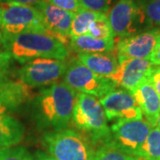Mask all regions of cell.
Returning a JSON list of instances; mask_svg holds the SVG:
<instances>
[{
	"instance_id": "f546056e",
	"label": "cell",
	"mask_w": 160,
	"mask_h": 160,
	"mask_svg": "<svg viewBox=\"0 0 160 160\" xmlns=\"http://www.w3.org/2000/svg\"><path fill=\"white\" fill-rule=\"evenodd\" d=\"M39 1H42V0H0L1 3H10V4H17V5L31 6H34Z\"/></svg>"
},
{
	"instance_id": "603a6c76",
	"label": "cell",
	"mask_w": 160,
	"mask_h": 160,
	"mask_svg": "<svg viewBox=\"0 0 160 160\" xmlns=\"http://www.w3.org/2000/svg\"><path fill=\"white\" fill-rule=\"evenodd\" d=\"M92 160H139V158L102 144L94 152Z\"/></svg>"
},
{
	"instance_id": "ac0fdd59",
	"label": "cell",
	"mask_w": 160,
	"mask_h": 160,
	"mask_svg": "<svg viewBox=\"0 0 160 160\" xmlns=\"http://www.w3.org/2000/svg\"><path fill=\"white\" fill-rule=\"evenodd\" d=\"M24 126L16 118L0 115V149L16 146L22 140Z\"/></svg>"
},
{
	"instance_id": "5b68a950",
	"label": "cell",
	"mask_w": 160,
	"mask_h": 160,
	"mask_svg": "<svg viewBox=\"0 0 160 160\" xmlns=\"http://www.w3.org/2000/svg\"><path fill=\"white\" fill-rule=\"evenodd\" d=\"M109 128V136L102 142L103 145L139 158L152 126L148 121L140 118L117 120Z\"/></svg>"
},
{
	"instance_id": "8992f818",
	"label": "cell",
	"mask_w": 160,
	"mask_h": 160,
	"mask_svg": "<svg viewBox=\"0 0 160 160\" xmlns=\"http://www.w3.org/2000/svg\"><path fill=\"white\" fill-rule=\"evenodd\" d=\"M30 31L48 33L43 17L35 6L0 3V32L2 36Z\"/></svg>"
},
{
	"instance_id": "83f0119b",
	"label": "cell",
	"mask_w": 160,
	"mask_h": 160,
	"mask_svg": "<svg viewBox=\"0 0 160 160\" xmlns=\"http://www.w3.org/2000/svg\"><path fill=\"white\" fill-rule=\"evenodd\" d=\"M149 81L154 86L155 90L158 93L160 97V67L155 66L152 72L149 77Z\"/></svg>"
},
{
	"instance_id": "ba28073f",
	"label": "cell",
	"mask_w": 160,
	"mask_h": 160,
	"mask_svg": "<svg viewBox=\"0 0 160 160\" xmlns=\"http://www.w3.org/2000/svg\"><path fill=\"white\" fill-rule=\"evenodd\" d=\"M63 82L74 91L100 99L117 87L110 78L93 73L78 60L68 65Z\"/></svg>"
},
{
	"instance_id": "d4e9b609",
	"label": "cell",
	"mask_w": 160,
	"mask_h": 160,
	"mask_svg": "<svg viewBox=\"0 0 160 160\" xmlns=\"http://www.w3.org/2000/svg\"><path fill=\"white\" fill-rule=\"evenodd\" d=\"M81 6L88 10L106 14L113 0H78Z\"/></svg>"
},
{
	"instance_id": "d6986e66",
	"label": "cell",
	"mask_w": 160,
	"mask_h": 160,
	"mask_svg": "<svg viewBox=\"0 0 160 160\" xmlns=\"http://www.w3.org/2000/svg\"><path fill=\"white\" fill-rule=\"evenodd\" d=\"M104 13L91 11L86 8L80 9L79 11L74 14V18L71 24L70 37L86 35L90 24L99 18L102 17Z\"/></svg>"
},
{
	"instance_id": "5bb4252c",
	"label": "cell",
	"mask_w": 160,
	"mask_h": 160,
	"mask_svg": "<svg viewBox=\"0 0 160 160\" xmlns=\"http://www.w3.org/2000/svg\"><path fill=\"white\" fill-rule=\"evenodd\" d=\"M32 87L22 80L11 79L6 77L0 78V103L6 109H15L32 98Z\"/></svg>"
},
{
	"instance_id": "9c48e42d",
	"label": "cell",
	"mask_w": 160,
	"mask_h": 160,
	"mask_svg": "<svg viewBox=\"0 0 160 160\" xmlns=\"http://www.w3.org/2000/svg\"><path fill=\"white\" fill-rule=\"evenodd\" d=\"M65 60L38 58L27 62L19 69V78L30 87L52 86L64 76L68 69Z\"/></svg>"
},
{
	"instance_id": "277c9868",
	"label": "cell",
	"mask_w": 160,
	"mask_h": 160,
	"mask_svg": "<svg viewBox=\"0 0 160 160\" xmlns=\"http://www.w3.org/2000/svg\"><path fill=\"white\" fill-rule=\"evenodd\" d=\"M42 142L57 160H92L95 152L86 138L71 129L47 132Z\"/></svg>"
},
{
	"instance_id": "2e32d148",
	"label": "cell",
	"mask_w": 160,
	"mask_h": 160,
	"mask_svg": "<svg viewBox=\"0 0 160 160\" xmlns=\"http://www.w3.org/2000/svg\"><path fill=\"white\" fill-rule=\"evenodd\" d=\"M110 52L78 53V61L92 70L93 73L109 78L116 72L118 66V60L117 55Z\"/></svg>"
},
{
	"instance_id": "484cf974",
	"label": "cell",
	"mask_w": 160,
	"mask_h": 160,
	"mask_svg": "<svg viewBox=\"0 0 160 160\" xmlns=\"http://www.w3.org/2000/svg\"><path fill=\"white\" fill-rule=\"evenodd\" d=\"M54 6H57L65 11L76 13L83 7L80 5L78 0H46Z\"/></svg>"
},
{
	"instance_id": "7a4b0ae2",
	"label": "cell",
	"mask_w": 160,
	"mask_h": 160,
	"mask_svg": "<svg viewBox=\"0 0 160 160\" xmlns=\"http://www.w3.org/2000/svg\"><path fill=\"white\" fill-rule=\"evenodd\" d=\"M76 99V91L64 82L43 89L35 101L38 119L55 131L65 129L72 118Z\"/></svg>"
},
{
	"instance_id": "8fae6325",
	"label": "cell",
	"mask_w": 160,
	"mask_h": 160,
	"mask_svg": "<svg viewBox=\"0 0 160 160\" xmlns=\"http://www.w3.org/2000/svg\"><path fill=\"white\" fill-rule=\"evenodd\" d=\"M108 121L140 119L143 115L131 92L114 89L100 99Z\"/></svg>"
},
{
	"instance_id": "d6a6232c",
	"label": "cell",
	"mask_w": 160,
	"mask_h": 160,
	"mask_svg": "<svg viewBox=\"0 0 160 160\" xmlns=\"http://www.w3.org/2000/svg\"><path fill=\"white\" fill-rule=\"evenodd\" d=\"M157 126L160 128V112L159 114H158V124H157Z\"/></svg>"
},
{
	"instance_id": "e0dca14e",
	"label": "cell",
	"mask_w": 160,
	"mask_h": 160,
	"mask_svg": "<svg viewBox=\"0 0 160 160\" xmlns=\"http://www.w3.org/2000/svg\"><path fill=\"white\" fill-rule=\"evenodd\" d=\"M69 48L75 52H110L114 51L115 38L99 39L89 35L70 37Z\"/></svg>"
},
{
	"instance_id": "4fadbf2b",
	"label": "cell",
	"mask_w": 160,
	"mask_h": 160,
	"mask_svg": "<svg viewBox=\"0 0 160 160\" xmlns=\"http://www.w3.org/2000/svg\"><path fill=\"white\" fill-rule=\"evenodd\" d=\"M34 6L41 13L48 34L66 46L69 41L75 13L52 6L46 0L39 1Z\"/></svg>"
},
{
	"instance_id": "f1b7e54d",
	"label": "cell",
	"mask_w": 160,
	"mask_h": 160,
	"mask_svg": "<svg viewBox=\"0 0 160 160\" xmlns=\"http://www.w3.org/2000/svg\"><path fill=\"white\" fill-rule=\"evenodd\" d=\"M149 61L155 66H159L160 67V34L158 36V44L156 46V49L149 57Z\"/></svg>"
},
{
	"instance_id": "3957f363",
	"label": "cell",
	"mask_w": 160,
	"mask_h": 160,
	"mask_svg": "<svg viewBox=\"0 0 160 160\" xmlns=\"http://www.w3.org/2000/svg\"><path fill=\"white\" fill-rule=\"evenodd\" d=\"M71 119L78 130L89 135L92 142H102L109 136L110 128L105 111L100 100L94 96L80 92L77 94Z\"/></svg>"
},
{
	"instance_id": "44dd1931",
	"label": "cell",
	"mask_w": 160,
	"mask_h": 160,
	"mask_svg": "<svg viewBox=\"0 0 160 160\" xmlns=\"http://www.w3.org/2000/svg\"><path fill=\"white\" fill-rule=\"evenodd\" d=\"M86 35H89L92 38L99 39L115 38L110 24L107 18V14H104L102 17L99 18L96 21L92 22L89 26Z\"/></svg>"
},
{
	"instance_id": "7c38bea8",
	"label": "cell",
	"mask_w": 160,
	"mask_h": 160,
	"mask_svg": "<svg viewBox=\"0 0 160 160\" xmlns=\"http://www.w3.org/2000/svg\"><path fill=\"white\" fill-rule=\"evenodd\" d=\"M159 34V29H153L118 38L113 52L117 56L149 60L156 49Z\"/></svg>"
},
{
	"instance_id": "4316f807",
	"label": "cell",
	"mask_w": 160,
	"mask_h": 160,
	"mask_svg": "<svg viewBox=\"0 0 160 160\" xmlns=\"http://www.w3.org/2000/svg\"><path fill=\"white\" fill-rule=\"evenodd\" d=\"M11 62V54L6 50H0V78L7 75Z\"/></svg>"
},
{
	"instance_id": "9a60e30c",
	"label": "cell",
	"mask_w": 160,
	"mask_h": 160,
	"mask_svg": "<svg viewBox=\"0 0 160 160\" xmlns=\"http://www.w3.org/2000/svg\"><path fill=\"white\" fill-rule=\"evenodd\" d=\"M146 121L152 127L157 126L160 112V97L149 79L145 80L131 92Z\"/></svg>"
},
{
	"instance_id": "836d02e7",
	"label": "cell",
	"mask_w": 160,
	"mask_h": 160,
	"mask_svg": "<svg viewBox=\"0 0 160 160\" xmlns=\"http://www.w3.org/2000/svg\"><path fill=\"white\" fill-rule=\"evenodd\" d=\"M1 41H2V34L0 32V44H1Z\"/></svg>"
},
{
	"instance_id": "4dcf8cb0",
	"label": "cell",
	"mask_w": 160,
	"mask_h": 160,
	"mask_svg": "<svg viewBox=\"0 0 160 160\" xmlns=\"http://www.w3.org/2000/svg\"><path fill=\"white\" fill-rule=\"evenodd\" d=\"M32 160H57L56 158H54L52 156L46 153L44 151H37L33 156H32Z\"/></svg>"
},
{
	"instance_id": "30bf717a",
	"label": "cell",
	"mask_w": 160,
	"mask_h": 160,
	"mask_svg": "<svg viewBox=\"0 0 160 160\" xmlns=\"http://www.w3.org/2000/svg\"><path fill=\"white\" fill-rule=\"evenodd\" d=\"M118 66L114 74L109 78L117 86H121L127 91L132 92L149 77L155 65L146 59H137L126 56H117Z\"/></svg>"
},
{
	"instance_id": "1f68e13d",
	"label": "cell",
	"mask_w": 160,
	"mask_h": 160,
	"mask_svg": "<svg viewBox=\"0 0 160 160\" xmlns=\"http://www.w3.org/2000/svg\"><path fill=\"white\" fill-rule=\"evenodd\" d=\"M6 110H7V109H6V108H5V107H4V106H3V105L0 103V115L5 114V113L6 112Z\"/></svg>"
},
{
	"instance_id": "6da1fadb",
	"label": "cell",
	"mask_w": 160,
	"mask_h": 160,
	"mask_svg": "<svg viewBox=\"0 0 160 160\" xmlns=\"http://www.w3.org/2000/svg\"><path fill=\"white\" fill-rule=\"evenodd\" d=\"M1 43L12 58L22 64L38 58L65 60L69 56L67 46L56 38L44 32L30 31L2 36Z\"/></svg>"
},
{
	"instance_id": "ffe728a7",
	"label": "cell",
	"mask_w": 160,
	"mask_h": 160,
	"mask_svg": "<svg viewBox=\"0 0 160 160\" xmlns=\"http://www.w3.org/2000/svg\"><path fill=\"white\" fill-rule=\"evenodd\" d=\"M139 160H160V128L152 127L139 155Z\"/></svg>"
},
{
	"instance_id": "cb8c5ba5",
	"label": "cell",
	"mask_w": 160,
	"mask_h": 160,
	"mask_svg": "<svg viewBox=\"0 0 160 160\" xmlns=\"http://www.w3.org/2000/svg\"><path fill=\"white\" fill-rule=\"evenodd\" d=\"M0 160H32V155L22 146L0 149Z\"/></svg>"
},
{
	"instance_id": "7402d4cb",
	"label": "cell",
	"mask_w": 160,
	"mask_h": 160,
	"mask_svg": "<svg viewBox=\"0 0 160 160\" xmlns=\"http://www.w3.org/2000/svg\"><path fill=\"white\" fill-rule=\"evenodd\" d=\"M149 27L160 28V0H138Z\"/></svg>"
},
{
	"instance_id": "52a82bcc",
	"label": "cell",
	"mask_w": 160,
	"mask_h": 160,
	"mask_svg": "<svg viewBox=\"0 0 160 160\" xmlns=\"http://www.w3.org/2000/svg\"><path fill=\"white\" fill-rule=\"evenodd\" d=\"M107 18L114 38H118L137 34L148 26L138 0H118L108 11Z\"/></svg>"
}]
</instances>
